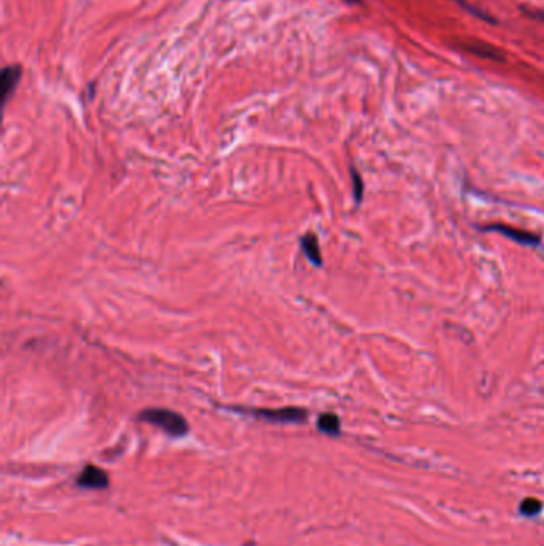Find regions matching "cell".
Listing matches in <instances>:
<instances>
[{
  "mask_svg": "<svg viewBox=\"0 0 544 546\" xmlns=\"http://www.w3.org/2000/svg\"><path fill=\"white\" fill-rule=\"evenodd\" d=\"M139 419L143 420V422H147L150 425H155V427L161 428L165 433H168L169 437L180 438L189 433L187 420H185L180 414L174 412V410L160 409V408L145 409L139 414Z\"/></svg>",
  "mask_w": 544,
  "mask_h": 546,
  "instance_id": "6da1fadb",
  "label": "cell"
},
{
  "mask_svg": "<svg viewBox=\"0 0 544 546\" xmlns=\"http://www.w3.org/2000/svg\"><path fill=\"white\" fill-rule=\"evenodd\" d=\"M251 414L269 420L273 423H300L306 419V410L300 408H283V409H254Z\"/></svg>",
  "mask_w": 544,
  "mask_h": 546,
  "instance_id": "7a4b0ae2",
  "label": "cell"
},
{
  "mask_svg": "<svg viewBox=\"0 0 544 546\" xmlns=\"http://www.w3.org/2000/svg\"><path fill=\"white\" fill-rule=\"evenodd\" d=\"M483 230H488V232L501 233L503 237L510 238V240H512V242H516L519 244H523V246L536 248V246H540V244H541V238L538 237V235L532 233V232H527V230L514 229V227H510V225H505V224L487 225V227H483Z\"/></svg>",
  "mask_w": 544,
  "mask_h": 546,
  "instance_id": "3957f363",
  "label": "cell"
},
{
  "mask_svg": "<svg viewBox=\"0 0 544 546\" xmlns=\"http://www.w3.org/2000/svg\"><path fill=\"white\" fill-rule=\"evenodd\" d=\"M77 485L83 489H94V490L105 489L109 485V476L99 467L87 465L77 478Z\"/></svg>",
  "mask_w": 544,
  "mask_h": 546,
  "instance_id": "277c9868",
  "label": "cell"
},
{
  "mask_svg": "<svg viewBox=\"0 0 544 546\" xmlns=\"http://www.w3.org/2000/svg\"><path fill=\"white\" fill-rule=\"evenodd\" d=\"M19 78H21V66H18V64H12V66H7L3 67L2 71V99L3 103H7L10 96H12L14 88H17V85L19 82Z\"/></svg>",
  "mask_w": 544,
  "mask_h": 546,
  "instance_id": "5b68a950",
  "label": "cell"
},
{
  "mask_svg": "<svg viewBox=\"0 0 544 546\" xmlns=\"http://www.w3.org/2000/svg\"><path fill=\"white\" fill-rule=\"evenodd\" d=\"M463 48H465L468 53H472V54H476V56H481V58L495 59V61H505V59H506L505 53H503L501 50L492 47V45L482 43V42L465 43V45H463Z\"/></svg>",
  "mask_w": 544,
  "mask_h": 546,
  "instance_id": "8992f818",
  "label": "cell"
},
{
  "mask_svg": "<svg viewBox=\"0 0 544 546\" xmlns=\"http://www.w3.org/2000/svg\"><path fill=\"white\" fill-rule=\"evenodd\" d=\"M300 244H302V249H304V253L308 260L313 265H318L322 264V255L320 251V243H318V238L315 237L313 233H308V235H304L300 240Z\"/></svg>",
  "mask_w": 544,
  "mask_h": 546,
  "instance_id": "52a82bcc",
  "label": "cell"
},
{
  "mask_svg": "<svg viewBox=\"0 0 544 546\" xmlns=\"http://www.w3.org/2000/svg\"><path fill=\"white\" fill-rule=\"evenodd\" d=\"M318 428L322 433L331 434V437H337L340 434V419L335 414H322L318 419Z\"/></svg>",
  "mask_w": 544,
  "mask_h": 546,
  "instance_id": "ba28073f",
  "label": "cell"
},
{
  "mask_svg": "<svg viewBox=\"0 0 544 546\" xmlns=\"http://www.w3.org/2000/svg\"><path fill=\"white\" fill-rule=\"evenodd\" d=\"M457 2H458V5H460V7H461L463 10H466L468 13L472 14V17L479 18V19H482V21L490 23V24H496V23H498L496 19L492 17V14H488L487 12H483V10L474 7V5H471L470 2H466V0H457Z\"/></svg>",
  "mask_w": 544,
  "mask_h": 546,
  "instance_id": "9c48e42d",
  "label": "cell"
},
{
  "mask_svg": "<svg viewBox=\"0 0 544 546\" xmlns=\"http://www.w3.org/2000/svg\"><path fill=\"white\" fill-rule=\"evenodd\" d=\"M519 510H521V513L523 516H536V514L541 513L543 503L538 498L528 497L521 503V508H519Z\"/></svg>",
  "mask_w": 544,
  "mask_h": 546,
  "instance_id": "30bf717a",
  "label": "cell"
},
{
  "mask_svg": "<svg viewBox=\"0 0 544 546\" xmlns=\"http://www.w3.org/2000/svg\"><path fill=\"white\" fill-rule=\"evenodd\" d=\"M351 178H353V193H355L356 202L359 203L362 198V190H364V185H362L361 176L357 174L356 169H351Z\"/></svg>",
  "mask_w": 544,
  "mask_h": 546,
  "instance_id": "8fae6325",
  "label": "cell"
},
{
  "mask_svg": "<svg viewBox=\"0 0 544 546\" xmlns=\"http://www.w3.org/2000/svg\"><path fill=\"white\" fill-rule=\"evenodd\" d=\"M523 13L527 14L528 18L536 19V21H544V8H527L522 7Z\"/></svg>",
  "mask_w": 544,
  "mask_h": 546,
  "instance_id": "7c38bea8",
  "label": "cell"
},
{
  "mask_svg": "<svg viewBox=\"0 0 544 546\" xmlns=\"http://www.w3.org/2000/svg\"><path fill=\"white\" fill-rule=\"evenodd\" d=\"M348 2H350V3H357V2H359V0H348Z\"/></svg>",
  "mask_w": 544,
  "mask_h": 546,
  "instance_id": "4fadbf2b",
  "label": "cell"
}]
</instances>
